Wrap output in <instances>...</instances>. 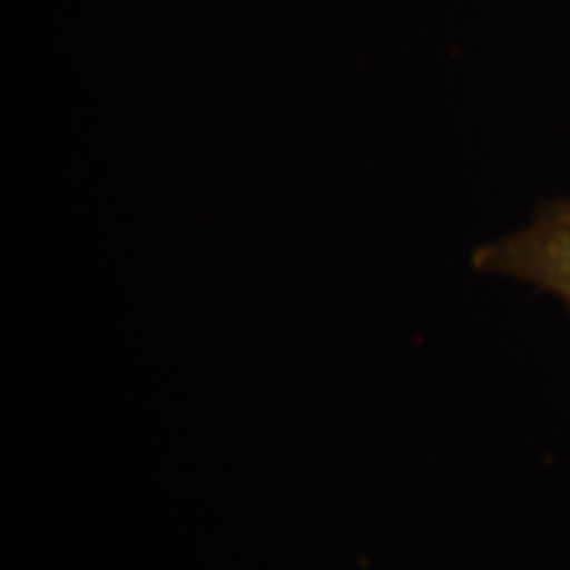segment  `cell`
I'll return each mask as SVG.
<instances>
[{"label":"cell","mask_w":570,"mask_h":570,"mask_svg":"<svg viewBox=\"0 0 570 570\" xmlns=\"http://www.w3.org/2000/svg\"><path fill=\"white\" fill-rule=\"evenodd\" d=\"M475 265L529 282L570 303V204L556 205L527 228L484 245Z\"/></svg>","instance_id":"cell-1"}]
</instances>
